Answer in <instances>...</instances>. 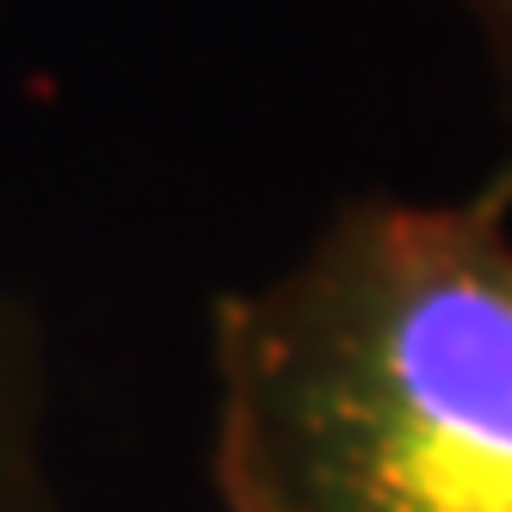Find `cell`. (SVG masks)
<instances>
[{
	"instance_id": "obj_3",
	"label": "cell",
	"mask_w": 512,
	"mask_h": 512,
	"mask_svg": "<svg viewBox=\"0 0 512 512\" xmlns=\"http://www.w3.org/2000/svg\"><path fill=\"white\" fill-rule=\"evenodd\" d=\"M445 7L482 50L488 87H494V112H500V136H506V161L500 173H512V0H432Z\"/></svg>"
},
{
	"instance_id": "obj_2",
	"label": "cell",
	"mask_w": 512,
	"mask_h": 512,
	"mask_svg": "<svg viewBox=\"0 0 512 512\" xmlns=\"http://www.w3.org/2000/svg\"><path fill=\"white\" fill-rule=\"evenodd\" d=\"M0 512H75L56 451L50 352L0 216Z\"/></svg>"
},
{
	"instance_id": "obj_1",
	"label": "cell",
	"mask_w": 512,
	"mask_h": 512,
	"mask_svg": "<svg viewBox=\"0 0 512 512\" xmlns=\"http://www.w3.org/2000/svg\"><path fill=\"white\" fill-rule=\"evenodd\" d=\"M216 512H512V173L346 198L210 309Z\"/></svg>"
}]
</instances>
